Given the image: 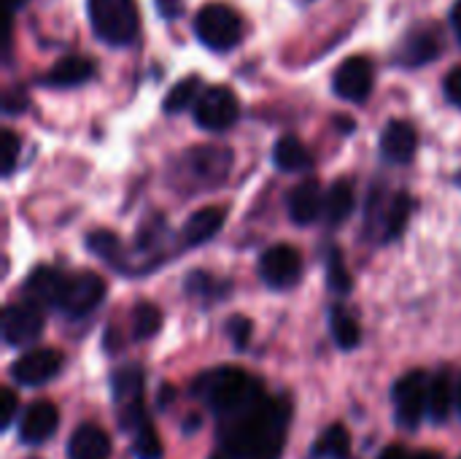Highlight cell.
<instances>
[{
    "label": "cell",
    "mask_w": 461,
    "mask_h": 459,
    "mask_svg": "<svg viewBox=\"0 0 461 459\" xmlns=\"http://www.w3.org/2000/svg\"><path fill=\"white\" fill-rule=\"evenodd\" d=\"M289 422V400L262 395L249 409L221 419L219 449L211 459H281Z\"/></svg>",
    "instance_id": "obj_1"
},
{
    "label": "cell",
    "mask_w": 461,
    "mask_h": 459,
    "mask_svg": "<svg viewBox=\"0 0 461 459\" xmlns=\"http://www.w3.org/2000/svg\"><path fill=\"white\" fill-rule=\"evenodd\" d=\"M192 390L219 419H227V417L249 409L251 403H257L265 395L262 381H257L251 373H246L243 368H235V365H224V368H213V371L203 373Z\"/></svg>",
    "instance_id": "obj_2"
},
{
    "label": "cell",
    "mask_w": 461,
    "mask_h": 459,
    "mask_svg": "<svg viewBox=\"0 0 461 459\" xmlns=\"http://www.w3.org/2000/svg\"><path fill=\"white\" fill-rule=\"evenodd\" d=\"M86 14L95 35L108 46H130L138 38L140 16L135 0H86Z\"/></svg>",
    "instance_id": "obj_3"
},
{
    "label": "cell",
    "mask_w": 461,
    "mask_h": 459,
    "mask_svg": "<svg viewBox=\"0 0 461 459\" xmlns=\"http://www.w3.org/2000/svg\"><path fill=\"white\" fill-rule=\"evenodd\" d=\"M232 168V151L224 146H194L181 154L176 162L178 181L189 189H213L224 184Z\"/></svg>",
    "instance_id": "obj_4"
},
{
    "label": "cell",
    "mask_w": 461,
    "mask_h": 459,
    "mask_svg": "<svg viewBox=\"0 0 461 459\" xmlns=\"http://www.w3.org/2000/svg\"><path fill=\"white\" fill-rule=\"evenodd\" d=\"M194 35L211 51H230L243 41V22L230 5L208 3L194 16Z\"/></svg>",
    "instance_id": "obj_5"
},
{
    "label": "cell",
    "mask_w": 461,
    "mask_h": 459,
    "mask_svg": "<svg viewBox=\"0 0 461 459\" xmlns=\"http://www.w3.org/2000/svg\"><path fill=\"white\" fill-rule=\"evenodd\" d=\"M103 298H105V281L97 273H89V271L68 273L57 308L68 314L70 319H81L92 314L103 303Z\"/></svg>",
    "instance_id": "obj_6"
},
{
    "label": "cell",
    "mask_w": 461,
    "mask_h": 459,
    "mask_svg": "<svg viewBox=\"0 0 461 459\" xmlns=\"http://www.w3.org/2000/svg\"><path fill=\"white\" fill-rule=\"evenodd\" d=\"M240 116V103L230 87H208L194 103V122L208 133L230 130Z\"/></svg>",
    "instance_id": "obj_7"
},
{
    "label": "cell",
    "mask_w": 461,
    "mask_h": 459,
    "mask_svg": "<svg viewBox=\"0 0 461 459\" xmlns=\"http://www.w3.org/2000/svg\"><path fill=\"white\" fill-rule=\"evenodd\" d=\"M427 390H429V379L421 371H411L394 384L392 400L400 427L416 430L421 425V419L427 417Z\"/></svg>",
    "instance_id": "obj_8"
},
{
    "label": "cell",
    "mask_w": 461,
    "mask_h": 459,
    "mask_svg": "<svg viewBox=\"0 0 461 459\" xmlns=\"http://www.w3.org/2000/svg\"><path fill=\"white\" fill-rule=\"evenodd\" d=\"M111 390H113V400L119 406V419H122V427H127L130 433L143 422L149 419L146 411H143V373L140 368H122L113 373L111 379Z\"/></svg>",
    "instance_id": "obj_9"
},
{
    "label": "cell",
    "mask_w": 461,
    "mask_h": 459,
    "mask_svg": "<svg viewBox=\"0 0 461 459\" xmlns=\"http://www.w3.org/2000/svg\"><path fill=\"white\" fill-rule=\"evenodd\" d=\"M446 49L443 30L438 24H416L405 32V38L397 46V62L405 68H421L432 60H438Z\"/></svg>",
    "instance_id": "obj_10"
},
{
    "label": "cell",
    "mask_w": 461,
    "mask_h": 459,
    "mask_svg": "<svg viewBox=\"0 0 461 459\" xmlns=\"http://www.w3.org/2000/svg\"><path fill=\"white\" fill-rule=\"evenodd\" d=\"M373 84H375V68H373V60H367L365 54L348 57L346 62L338 65L332 76L335 95L348 103H365L373 92Z\"/></svg>",
    "instance_id": "obj_11"
},
{
    "label": "cell",
    "mask_w": 461,
    "mask_h": 459,
    "mask_svg": "<svg viewBox=\"0 0 461 459\" xmlns=\"http://www.w3.org/2000/svg\"><path fill=\"white\" fill-rule=\"evenodd\" d=\"M43 311L35 306V303H11L5 306L3 311V322H0V330H3V341L8 346H30L41 338L43 333Z\"/></svg>",
    "instance_id": "obj_12"
},
{
    "label": "cell",
    "mask_w": 461,
    "mask_h": 459,
    "mask_svg": "<svg viewBox=\"0 0 461 459\" xmlns=\"http://www.w3.org/2000/svg\"><path fill=\"white\" fill-rule=\"evenodd\" d=\"M303 276V257L294 246L278 243L259 257V279L270 289H289Z\"/></svg>",
    "instance_id": "obj_13"
},
{
    "label": "cell",
    "mask_w": 461,
    "mask_h": 459,
    "mask_svg": "<svg viewBox=\"0 0 461 459\" xmlns=\"http://www.w3.org/2000/svg\"><path fill=\"white\" fill-rule=\"evenodd\" d=\"M62 371V354L54 349H30L11 365V379L19 387H43Z\"/></svg>",
    "instance_id": "obj_14"
},
{
    "label": "cell",
    "mask_w": 461,
    "mask_h": 459,
    "mask_svg": "<svg viewBox=\"0 0 461 459\" xmlns=\"http://www.w3.org/2000/svg\"><path fill=\"white\" fill-rule=\"evenodd\" d=\"M57 427H59L57 406L49 400H35L24 409V414L19 419V441L27 446H41V444L51 441Z\"/></svg>",
    "instance_id": "obj_15"
},
{
    "label": "cell",
    "mask_w": 461,
    "mask_h": 459,
    "mask_svg": "<svg viewBox=\"0 0 461 459\" xmlns=\"http://www.w3.org/2000/svg\"><path fill=\"white\" fill-rule=\"evenodd\" d=\"M419 149V133L411 122L394 119L381 133V154L394 165H408L416 157Z\"/></svg>",
    "instance_id": "obj_16"
},
{
    "label": "cell",
    "mask_w": 461,
    "mask_h": 459,
    "mask_svg": "<svg viewBox=\"0 0 461 459\" xmlns=\"http://www.w3.org/2000/svg\"><path fill=\"white\" fill-rule=\"evenodd\" d=\"M95 62L89 57H81V54H70V57H62L59 62L51 65V70H46L41 76V84L43 87H54V89H70V87H81L86 81L95 78Z\"/></svg>",
    "instance_id": "obj_17"
},
{
    "label": "cell",
    "mask_w": 461,
    "mask_h": 459,
    "mask_svg": "<svg viewBox=\"0 0 461 459\" xmlns=\"http://www.w3.org/2000/svg\"><path fill=\"white\" fill-rule=\"evenodd\" d=\"M289 216L294 225H313L321 214H324V192L321 187L308 179L300 181L292 192H289Z\"/></svg>",
    "instance_id": "obj_18"
},
{
    "label": "cell",
    "mask_w": 461,
    "mask_h": 459,
    "mask_svg": "<svg viewBox=\"0 0 461 459\" xmlns=\"http://www.w3.org/2000/svg\"><path fill=\"white\" fill-rule=\"evenodd\" d=\"M224 219H227V211L221 206H205V208L194 211L186 219L184 230H181L184 243L186 246H203V243H208L224 227Z\"/></svg>",
    "instance_id": "obj_19"
},
{
    "label": "cell",
    "mask_w": 461,
    "mask_h": 459,
    "mask_svg": "<svg viewBox=\"0 0 461 459\" xmlns=\"http://www.w3.org/2000/svg\"><path fill=\"white\" fill-rule=\"evenodd\" d=\"M65 276L62 271L57 268H35L24 284V292L30 298V303H35L38 308L41 306H54L59 303V295H62V287H65Z\"/></svg>",
    "instance_id": "obj_20"
},
{
    "label": "cell",
    "mask_w": 461,
    "mask_h": 459,
    "mask_svg": "<svg viewBox=\"0 0 461 459\" xmlns=\"http://www.w3.org/2000/svg\"><path fill=\"white\" fill-rule=\"evenodd\" d=\"M68 459H111V438L97 425H81L68 441Z\"/></svg>",
    "instance_id": "obj_21"
},
{
    "label": "cell",
    "mask_w": 461,
    "mask_h": 459,
    "mask_svg": "<svg viewBox=\"0 0 461 459\" xmlns=\"http://www.w3.org/2000/svg\"><path fill=\"white\" fill-rule=\"evenodd\" d=\"M354 211V184L348 179H338L324 192V219L330 227H340Z\"/></svg>",
    "instance_id": "obj_22"
},
{
    "label": "cell",
    "mask_w": 461,
    "mask_h": 459,
    "mask_svg": "<svg viewBox=\"0 0 461 459\" xmlns=\"http://www.w3.org/2000/svg\"><path fill=\"white\" fill-rule=\"evenodd\" d=\"M454 398H456V390H454L448 373L432 376V379H429V390H427V417H429L435 425H443V422L451 417Z\"/></svg>",
    "instance_id": "obj_23"
},
{
    "label": "cell",
    "mask_w": 461,
    "mask_h": 459,
    "mask_svg": "<svg viewBox=\"0 0 461 459\" xmlns=\"http://www.w3.org/2000/svg\"><path fill=\"white\" fill-rule=\"evenodd\" d=\"M273 162H276V168H281L286 173H303L313 165V157L300 138L284 135L273 149Z\"/></svg>",
    "instance_id": "obj_24"
},
{
    "label": "cell",
    "mask_w": 461,
    "mask_h": 459,
    "mask_svg": "<svg viewBox=\"0 0 461 459\" xmlns=\"http://www.w3.org/2000/svg\"><path fill=\"white\" fill-rule=\"evenodd\" d=\"M313 459H348L351 454V438L343 425H332L321 433V438L313 446Z\"/></svg>",
    "instance_id": "obj_25"
},
{
    "label": "cell",
    "mask_w": 461,
    "mask_h": 459,
    "mask_svg": "<svg viewBox=\"0 0 461 459\" xmlns=\"http://www.w3.org/2000/svg\"><path fill=\"white\" fill-rule=\"evenodd\" d=\"M84 241H86V249L95 257H100L103 262H108L113 268H122L124 252H122V241H119L116 233H111V230H92Z\"/></svg>",
    "instance_id": "obj_26"
},
{
    "label": "cell",
    "mask_w": 461,
    "mask_h": 459,
    "mask_svg": "<svg viewBox=\"0 0 461 459\" xmlns=\"http://www.w3.org/2000/svg\"><path fill=\"white\" fill-rule=\"evenodd\" d=\"M330 327H332V338H335V344L340 349L351 352V349L359 346V338H362L359 325H357V319L343 306H332V311H330Z\"/></svg>",
    "instance_id": "obj_27"
},
{
    "label": "cell",
    "mask_w": 461,
    "mask_h": 459,
    "mask_svg": "<svg viewBox=\"0 0 461 459\" xmlns=\"http://www.w3.org/2000/svg\"><path fill=\"white\" fill-rule=\"evenodd\" d=\"M200 95H203V81H200V76H186L184 81H178V84L167 92L162 108H165L167 114H181V111H186L189 106H194V103L200 100Z\"/></svg>",
    "instance_id": "obj_28"
},
{
    "label": "cell",
    "mask_w": 461,
    "mask_h": 459,
    "mask_svg": "<svg viewBox=\"0 0 461 459\" xmlns=\"http://www.w3.org/2000/svg\"><path fill=\"white\" fill-rule=\"evenodd\" d=\"M130 327L135 341H149L162 327V311L154 303H138L130 314Z\"/></svg>",
    "instance_id": "obj_29"
},
{
    "label": "cell",
    "mask_w": 461,
    "mask_h": 459,
    "mask_svg": "<svg viewBox=\"0 0 461 459\" xmlns=\"http://www.w3.org/2000/svg\"><path fill=\"white\" fill-rule=\"evenodd\" d=\"M411 211H413V200H411V195L408 192H400L389 206H386V211H384V238L389 241V238H397L402 230H405V225H408V219H411Z\"/></svg>",
    "instance_id": "obj_30"
},
{
    "label": "cell",
    "mask_w": 461,
    "mask_h": 459,
    "mask_svg": "<svg viewBox=\"0 0 461 459\" xmlns=\"http://www.w3.org/2000/svg\"><path fill=\"white\" fill-rule=\"evenodd\" d=\"M132 452L138 459H159L162 457V444L159 436L154 430V425L149 419H143L135 430H132Z\"/></svg>",
    "instance_id": "obj_31"
},
{
    "label": "cell",
    "mask_w": 461,
    "mask_h": 459,
    "mask_svg": "<svg viewBox=\"0 0 461 459\" xmlns=\"http://www.w3.org/2000/svg\"><path fill=\"white\" fill-rule=\"evenodd\" d=\"M327 284L338 295L351 292V273H348L346 260H343V254L338 249H330V257H327Z\"/></svg>",
    "instance_id": "obj_32"
},
{
    "label": "cell",
    "mask_w": 461,
    "mask_h": 459,
    "mask_svg": "<svg viewBox=\"0 0 461 459\" xmlns=\"http://www.w3.org/2000/svg\"><path fill=\"white\" fill-rule=\"evenodd\" d=\"M19 138L14 130H3V176H11L14 168H16V160H19Z\"/></svg>",
    "instance_id": "obj_33"
},
{
    "label": "cell",
    "mask_w": 461,
    "mask_h": 459,
    "mask_svg": "<svg viewBox=\"0 0 461 459\" xmlns=\"http://www.w3.org/2000/svg\"><path fill=\"white\" fill-rule=\"evenodd\" d=\"M186 292L189 295H208V298H213L219 292V287H216V279H211L208 273H189L186 276Z\"/></svg>",
    "instance_id": "obj_34"
},
{
    "label": "cell",
    "mask_w": 461,
    "mask_h": 459,
    "mask_svg": "<svg viewBox=\"0 0 461 459\" xmlns=\"http://www.w3.org/2000/svg\"><path fill=\"white\" fill-rule=\"evenodd\" d=\"M227 333H230L235 349H246L249 346V338H251V322L246 317H232L227 322Z\"/></svg>",
    "instance_id": "obj_35"
},
{
    "label": "cell",
    "mask_w": 461,
    "mask_h": 459,
    "mask_svg": "<svg viewBox=\"0 0 461 459\" xmlns=\"http://www.w3.org/2000/svg\"><path fill=\"white\" fill-rule=\"evenodd\" d=\"M443 89H446V97H448V103H454L456 108H461V65L459 68H454V70L446 76V84H443Z\"/></svg>",
    "instance_id": "obj_36"
},
{
    "label": "cell",
    "mask_w": 461,
    "mask_h": 459,
    "mask_svg": "<svg viewBox=\"0 0 461 459\" xmlns=\"http://www.w3.org/2000/svg\"><path fill=\"white\" fill-rule=\"evenodd\" d=\"M16 414V395L11 390H3V409H0V425L8 427Z\"/></svg>",
    "instance_id": "obj_37"
},
{
    "label": "cell",
    "mask_w": 461,
    "mask_h": 459,
    "mask_svg": "<svg viewBox=\"0 0 461 459\" xmlns=\"http://www.w3.org/2000/svg\"><path fill=\"white\" fill-rule=\"evenodd\" d=\"M381 459H440L438 454H429V452H419V454H411V452H405L402 446H389Z\"/></svg>",
    "instance_id": "obj_38"
},
{
    "label": "cell",
    "mask_w": 461,
    "mask_h": 459,
    "mask_svg": "<svg viewBox=\"0 0 461 459\" xmlns=\"http://www.w3.org/2000/svg\"><path fill=\"white\" fill-rule=\"evenodd\" d=\"M24 106H27L24 92H8V95H5V114H19Z\"/></svg>",
    "instance_id": "obj_39"
},
{
    "label": "cell",
    "mask_w": 461,
    "mask_h": 459,
    "mask_svg": "<svg viewBox=\"0 0 461 459\" xmlns=\"http://www.w3.org/2000/svg\"><path fill=\"white\" fill-rule=\"evenodd\" d=\"M451 24H454L456 38H459V43H461V0H456V5L451 8Z\"/></svg>",
    "instance_id": "obj_40"
},
{
    "label": "cell",
    "mask_w": 461,
    "mask_h": 459,
    "mask_svg": "<svg viewBox=\"0 0 461 459\" xmlns=\"http://www.w3.org/2000/svg\"><path fill=\"white\" fill-rule=\"evenodd\" d=\"M27 0H8V11H16V8H22Z\"/></svg>",
    "instance_id": "obj_41"
},
{
    "label": "cell",
    "mask_w": 461,
    "mask_h": 459,
    "mask_svg": "<svg viewBox=\"0 0 461 459\" xmlns=\"http://www.w3.org/2000/svg\"><path fill=\"white\" fill-rule=\"evenodd\" d=\"M456 409H459V417H461V379H459V384H456Z\"/></svg>",
    "instance_id": "obj_42"
}]
</instances>
